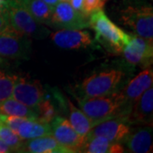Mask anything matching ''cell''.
Returning <instances> with one entry per match:
<instances>
[{
  "label": "cell",
  "instance_id": "obj_1",
  "mask_svg": "<svg viewBox=\"0 0 153 153\" xmlns=\"http://www.w3.org/2000/svg\"><path fill=\"white\" fill-rule=\"evenodd\" d=\"M135 66L124 60H112L97 67L73 88L75 98H90L119 92L134 76Z\"/></svg>",
  "mask_w": 153,
  "mask_h": 153
},
{
  "label": "cell",
  "instance_id": "obj_2",
  "mask_svg": "<svg viewBox=\"0 0 153 153\" xmlns=\"http://www.w3.org/2000/svg\"><path fill=\"white\" fill-rule=\"evenodd\" d=\"M76 100L80 109L89 118L94 126L117 117H128L131 111L126 103L122 91L103 96L76 98Z\"/></svg>",
  "mask_w": 153,
  "mask_h": 153
},
{
  "label": "cell",
  "instance_id": "obj_3",
  "mask_svg": "<svg viewBox=\"0 0 153 153\" xmlns=\"http://www.w3.org/2000/svg\"><path fill=\"white\" fill-rule=\"evenodd\" d=\"M117 20L133 34L153 40V9L144 0H125L118 6Z\"/></svg>",
  "mask_w": 153,
  "mask_h": 153
},
{
  "label": "cell",
  "instance_id": "obj_4",
  "mask_svg": "<svg viewBox=\"0 0 153 153\" xmlns=\"http://www.w3.org/2000/svg\"><path fill=\"white\" fill-rule=\"evenodd\" d=\"M89 27L95 33V41L107 52L116 55L122 54L123 49L128 44L130 34L117 26L103 10L93 13L89 16Z\"/></svg>",
  "mask_w": 153,
  "mask_h": 153
},
{
  "label": "cell",
  "instance_id": "obj_5",
  "mask_svg": "<svg viewBox=\"0 0 153 153\" xmlns=\"http://www.w3.org/2000/svg\"><path fill=\"white\" fill-rule=\"evenodd\" d=\"M5 10L10 27L16 33L34 39H44L50 34L44 24L38 22L15 0H9Z\"/></svg>",
  "mask_w": 153,
  "mask_h": 153
},
{
  "label": "cell",
  "instance_id": "obj_6",
  "mask_svg": "<svg viewBox=\"0 0 153 153\" xmlns=\"http://www.w3.org/2000/svg\"><path fill=\"white\" fill-rule=\"evenodd\" d=\"M32 51L30 38L9 27L0 33V57L28 60Z\"/></svg>",
  "mask_w": 153,
  "mask_h": 153
},
{
  "label": "cell",
  "instance_id": "obj_7",
  "mask_svg": "<svg viewBox=\"0 0 153 153\" xmlns=\"http://www.w3.org/2000/svg\"><path fill=\"white\" fill-rule=\"evenodd\" d=\"M89 17L76 10L68 1H60L53 8L50 27L60 29H84L89 27Z\"/></svg>",
  "mask_w": 153,
  "mask_h": 153
},
{
  "label": "cell",
  "instance_id": "obj_8",
  "mask_svg": "<svg viewBox=\"0 0 153 153\" xmlns=\"http://www.w3.org/2000/svg\"><path fill=\"white\" fill-rule=\"evenodd\" d=\"M122 54L123 60L132 66L150 67L153 60V41L132 34Z\"/></svg>",
  "mask_w": 153,
  "mask_h": 153
},
{
  "label": "cell",
  "instance_id": "obj_9",
  "mask_svg": "<svg viewBox=\"0 0 153 153\" xmlns=\"http://www.w3.org/2000/svg\"><path fill=\"white\" fill-rule=\"evenodd\" d=\"M45 93L46 88L38 80L30 79L27 76H18L11 97L36 111L38 105L44 100Z\"/></svg>",
  "mask_w": 153,
  "mask_h": 153
},
{
  "label": "cell",
  "instance_id": "obj_10",
  "mask_svg": "<svg viewBox=\"0 0 153 153\" xmlns=\"http://www.w3.org/2000/svg\"><path fill=\"white\" fill-rule=\"evenodd\" d=\"M131 129V124L128 117H117L95 124L88 134L86 139L98 136L105 138L111 142L123 144Z\"/></svg>",
  "mask_w": 153,
  "mask_h": 153
},
{
  "label": "cell",
  "instance_id": "obj_11",
  "mask_svg": "<svg viewBox=\"0 0 153 153\" xmlns=\"http://www.w3.org/2000/svg\"><path fill=\"white\" fill-rule=\"evenodd\" d=\"M50 126L52 135L61 146L68 149L71 153L82 152L86 139L76 133L66 118L57 116L50 123Z\"/></svg>",
  "mask_w": 153,
  "mask_h": 153
},
{
  "label": "cell",
  "instance_id": "obj_12",
  "mask_svg": "<svg viewBox=\"0 0 153 153\" xmlns=\"http://www.w3.org/2000/svg\"><path fill=\"white\" fill-rule=\"evenodd\" d=\"M67 111L66 100L62 96L60 91L55 88H46L44 100L40 102L36 109L38 115L37 120L42 123H50L60 113Z\"/></svg>",
  "mask_w": 153,
  "mask_h": 153
},
{
  "label": "cell",
  "instance_id": "obj_13",
  "mask_svg": "<svg viewBox=\"0 0 153 153\" xmlns=\"http://www.w3.org/2000/svg\"><path fill=\"white\" fill-rule=\"evenodd\" d=\"M53 43L60 49H81L94 46V40L90 33L82 29H60L51 33Z\"/></svg>",
  "mask_w": 153,
  "mask_h": 153
},
{
  "label": "cell",
  "instance_id": "obj_14",
  "mask_svg": "<svg viewBox=\"0 0 153 153\" xmlns=\"http://www.w3.org/2000/svg\"><path fill=\"white\" fill-rule=\"evenodd\" d=\"M153 70L150 66L145 68L138 75L133 76L121 91L125 98L126 103L131 109L142 94L149 88L152 87Z\"/></svg>",
  "mask_w": 153,
  "mask_h": 153
},
{
  "label": "cell",
  "instance_id": "obj_15",
  "mask_svg": "<svg viewBox=\"0 0 153 153\" xmlns=\"http://www.w3.org/2000/svg\"><path fill=\"white\" fill-rule=\"evenodd\" d=\"M153 88H149L133 105L128 116L129 123L136 125L152 126Z\"/></svg>",
  "mask_w": 153,
  "mask_h": 153
},
{
  "label": "cell",
  "instance_id": "obj_16",
  "mask_svg": "<svg viewBox=\"0 0 153 153\" xmlns=\"http://www.w3.org/2000/svg\"><path fill=\"white\" fill-rule=\"evenodd\" d=\"M123 145L128 152H152V126L140 125L132 128Z\"/></svg>",
  "mask_w": 153,
  "mask_h": 153
},
{
  "label": "cell",
  "instance_id": "obj_17",
  "mask_svg": "<svg viewBox=\"0 0 153 153\" xmlns=\"http://www.w3.org/2000/svg\"><path fill=\"white\" fill-rule=\"evenodd\" d=\"M22 152L30 153H71L61 146L52 134L24 140Z\"/></svg>",
  "mask_w": 153,
  "mask_h": 153
},
{
  "label": "cell",
  "instance_id": "obj_18",
  "mask_svg": "<svg viewBox=\"0 0 153 153\" xmlns=\"http://www.w3.org/2000/svg\"><path fill=\"white\" fill-rule=\"evenodd\" d=\"M125 148L121 143L111 142L102 137H91L86 139L81 152L86 153H122Z\"/></svg>",
  "mask_w": 153,
  "mask_h": 153
},
{
  "label": "cell",
  "instance_id": "obj_19",
  "mask_svg": "<svg viewBox=\"0 0 153 153\" xmlns=\"http://www.w3.org/2000/svg\"><path fill=\"white\" fill-rule=\"evenodd\" d=\"M16 134L24 140L52 134L50 123H42L37 119H25L19 126Z\"/></svg>",
  "mask_w": 153,
  "mask_h": 153
},
{
  "label": "cell",
  "instance_id": "obj_20",
  "mask_svg": "<svg viewBox=\"0 0 153 153\" xmlns=\"http://www.w3.org/2000/svg\"><path fill=\"white\" fill-rule=\"evenodd\" d=\"M67 111L69 113V123L77 134L86 139L88 134L90 132L94 127L93 123L82 110L78 109L72 104L70 99H66Z\"/></svg>",
  "mask_w": 153,
  "mask_h": 153
},
{
  "label": "cell",
  "instance_id": "obj_21",
  "mask_svg": "<svg viewBox=\"0 0 153 153\" xmlns=\"http://www.w3.org/2000/svg\"><path fill=\"white\" fill-rule=\"evenodd\" d=\"M25 8L38 22L50 27L53 8L42 0H15Z\"/></svg>",
  "mask_w": 153,
  "mask_h": 153
},
{
  "label": "cell",
  "instance_id": "obj_22",
  "mask_svg": "<svg viewBox=\"0 0 153 153\" xmlns=\"http://www.w3.org/2000/svg\"><path fill=\"white\" fill-rule=\"evenodd\" d=\"M18 76L4 59L0 58V102L10 98Z\"/></svg>",
  "mask_w": 153,
  "mask_h": 153
},
{
  "label": "cell",
  "instance_id": "obj_23",
  "mask_svg": "<svg viewBox=\"0 0 153 153\" xmlns=\"http://www.w3.org/2000/svg\"><path fill=\"white\" fill-rule=\"evenodd\" d=\"M0 114L20 117L33 120L37 119L38 117L36 111L19 102L12 97L0 102Z\"/></svg>",
  "mask_w": 153,
  "mask_h": 153
},
{
  "label": "cell",
  "instance_id": "obj_24",
  "mask_svg": "<svg viewBox=\"0 0 153 153\" xmlns=\"http://www.w3.org/2000/svg\"><path fill=\"white\" fill-rule=\"evenodd\" d=\"M0 139L10 148L13 152H22L24 140L2 123H0Z\"/></svg>",
  "mask_w": 153,
  "mask_h": 153
},
{
  "label": "cell",
  "instance_id": "obj_25",
  "mask_svg": "<svg viewBox=\"0 0 153 153\" xmlns=\"http://www.w3.org/2000/svg\"><path fill=\"white\" fill-rule=\"evenodd\" d=\"M105 3V0H83L81 12L84 16L89 17L94 12L102 10Z\"/></svg>",
  "mask_w": 153,
  "mask_h": 153
},
{
  "label": "cell",
  "instance_id": "obj_26",
  "mask_svg": "<svg viewBox=\"0 0 153 153\" xmlns=\"http://www.w3.org/2000/svg\"><path fill=\"white\" fill-rule=\"evenodd\" d=\"M9 21L5 11H0V33L9 27Z\"/></svg>",
  "mask_w": 153,
  "mask_h": 153
},
{
  "label": "cell",
  "instance_id": "obj_27",
  "mask_svg": "<svg viewBox=\"0 0 153 153\" xmlns=\"http://www.w3.org/2000/svg\"><path fill=\"white\" fill-rule=\"evenodd\" d=\"M83 0H69L68 2L76 10H78L81 12V9H82V4Z\"/></svg>",
  "mask_w": 153,
  "mask_h": 153
},
{
  "label": "cell",
  "instance_id": "obj_28",
  "mask_svg": "<svg viewBox=\"0 0 153 153\" xmlns=\"http://www.w3.org/2000/svg\"><path fill=\"white\" fill-rule=\"evenodd\" d=\"M13 152L12 150L1 139H0V153H10Z\"/></svg>",
  "mask_w": 153,
  "mask_h": 153
},
{
  "label": "cell",
  "instance_id": "obj_29",
  "mask_svg": "<svg viewBox=\"0 0 153 153\" xmlns=\"http://www.w3.org/2000/svg\"><path fill=\"white\" fill-rule=\"evenodd\" d=\"M43 2H44L45 4H47L48 5H49L51 8H54L59 2L60 0H42Z\"/></svg>",
  "mask_w": 153,
  "mask_h": 153
},
{
  "label": "cell",
  "instance_id": "obj_30",
  "mask_svg": "<svg viewBox=\"0 0 153 153\" xmlns=\"http://www.w3.org/2000/svg\"><path fill=\"white\" fill-rule=\"evenodd\" d=\"M60 1H69V0H60Z\"/></svg>",
  "mask_w": 153,
  "mask_h": 153
},
{
  "label": "cell",
  "instance_id": "obj_31",
  "mask_svg": "<svg viewBox=\"0 0 153 153\" xmlns=\"http://www.w3.org/2000/svg\"><path fill=\"white\" fill-rule=\"evenodd\" d=\"M105 1H106V0H105Z\"/></svg>",
  "mask_w": 153,
  "mask_h": 153
}]
</instances>
